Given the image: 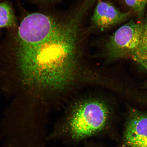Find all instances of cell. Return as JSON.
<instances>
[{"instance_id": "cell-8", "label": "cell", "mask_w": 147, "mask_h": 147, "mask_svg": "<svg viewBox=\"0 0 147 147\" xmlns=\"http://www.w3.org/2000/svg\"><path fill=\"white\" fill-rule=\"evenodd\" d=\"M130 57L142 66L147 71V49L136 51L131 55Z\"/></svg>"}, {"instance_id": "cell-3", "label": "cell", "mask_w": 147, "mask_h": 147, "mask_svg": "<svg viewBox=\"0 0 147 147\" xmlns=\"http://www.w3.org/2000/svg\"><path fill=\"white\" fill-rule=\"evenodd\" d=\"M143 28V23L133 21L119 28L107 42L108 54L114 58L130 57L139 45Z\"/></svg>"}, {"instance_id": "cell-7", "label": "cell", "mask_w": 147, "mask_h": 147, "mask_svg": "<svg viewBox=\"0 0 147 147\" xmlns=\"http://www.w3.org/2000/svg\"><path fill=\"white\" fill-rule=\"evenodd\" d=\"M128 6L130 7L138 18L141 19L143 17L146 6L147 0H124Z\"/></svg>"}, {"instance_id": "cell-1", "label": "cell", "mask_w": 147, "mask_h": 147, "mask_svg": "<svg viewBox=\"0 0 147 147\" xmlns=\"http://www.w3.org/2000/svg\"><path fill=\"white\" fill-rule=\"evenodd\" d=\"M83 19L78 11L62 20L38 13L27 16L18 29L16 58L19 67H34L81 41Z\"/></svg>"}, {"instance_id": "cell-5", "label": "cell", "mask_w": 147, "mask_h": 147, "mask_svg": "<svg viewBox=\"0 0 147 147\" xmlns=\"http://www.w3.org/2000/svg\"><path fill=\"white\" fill-rule=\"evenodd\" d=\"M130 14L129 12H121L108 2L100 1L92 16L91 23L95 28L105 30L124 21Z\"/></svg>"}, {"instance_id": "cell-6", "label": "cell", "mask_w": 147, "mask_h": 147, "mask_svg": "<svg viewBox=\"0 0 147 147\" xmlns=\"http://www.w3.org/2000/svg\"><path fill=\"white\" fill-rule=\"evenodd\" d=\"M13 12L8 3H0V28L12 26L14 24Z\"/></svg>"}, {"instance_id": "cell-4", "label": "cell", "mask_w": 147, "mask_h": 147, "mask_svg": "<svg viewBox=\"0 0 147 147\" xmlns=\"http://www.w3.org/2000/svg\"><path fill=\"white\" fill-rule=\"evenodd\" d=\"M124 142L128 147H147V114L136 110L130 112Z\"/></svg>"}, {"instance_id": "cell-2", "label": "cell", "mask_w": 147, "mask_h": 147, "mask_svg": "<svg viewBox=\"0 0 147 147\" xmlns=\"http://www.w3.org/2000/svg\"><path fill=\"white\" fill-rule=\"evenodd\" d=\"M109 117L107 107L102 101H84L73 110L62 131L73 140H82L103 131Z\"/></svg>"}]
</instances>
